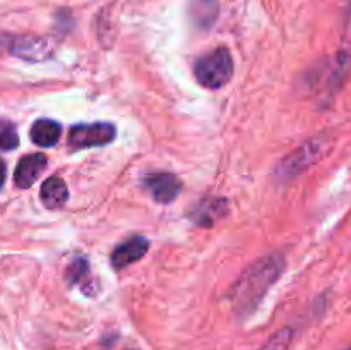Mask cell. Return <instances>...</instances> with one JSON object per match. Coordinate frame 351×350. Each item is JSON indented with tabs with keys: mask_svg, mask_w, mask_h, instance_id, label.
<instances>
[{
	"mask_svg": "<svg viewBox=\"0 0 351 350\" xmlns=\"http://www.w3.org/2000/svg\"><path fill=\"white\" fill-rule=\"evenodd\" d=\"M5 174H7V167L5 163H3V160H0V187H2L3 182H5Z\"/></svg>",
	"mask_w": 351,
	"mask_h": 350,
	"instance_id": "2e32d148",
	"label": "cell"
},
{
	"mask_svg": "<svg viewBox=\"0 0 351 350\" xmlns=\"http://www.w3.org/2000/svg\"><path fill=\"white\" fill-rule=\"evenodd\" d=\"M19 146V136H17L16 126L9 120H0V150L10 151Z\"/></svg>",
	"mask_w": 351,
	"mask_h": 350,
	"instance_id": "5bb4252c",
	"label": "cell"
},
{
	"mask_svg": "<svg viewBox=\"0 0 351 350\" xmlns=\"http://www.w3.org/2000/svg\"><path fill=\"white\" fill-rule=\"evenodd\" d=\"M40 198L41 202H43L48 209L62 208L69 199L67 184L64 182V178L58 177V175L48 177L47 180L43 182V185H41Z\"/></svg>",
	"mask_w": 351,
	"mask_h": 350,
	"instance_id": "30bf717a",
	"label": "cell"
},
{
	"mask_svg": "<svg viewBox=\"0 0 351 350\" xmlns=\"http://www.w3.org/2000/svg\"><path fill=\"white\" fill-rule=\"evenodd\" d=\"M191 19L201 30H209L219 14L218 0H191Z\"/></svg>",
	"mask_w": 351,
	"mask_h": 350,
	"instance_id": "7c38bea8",
	"label": "cell"
},
{
	"mask_svg": "<svg viewBox=\"0 0 351 350\" xmlns=\"http://www.w3.org/2000/svg\"><path fill=\"white\" fill-rule=\"evenodd\" d=\"M89 277V264L84 257H75L65 270V280L71 285H86Z\"/></svg>",
	"mask_w": 351,
	"mask_h": 350,
	"instance_id": "4fadbf2b",
	"label": "cell"
},
{
	"mask_svg": "<svg viewBox=\"0 0 351 350\" xmlns=\"http://www.w3.org/2000/svg\"><path fill=\"white\" fill-rule=\"evenodd\" d=\"M55 50L53 40L38 34H23L17 36L10 45V54L26 62H43L51 57Z\"/></svg>",
	"mask_w": 351,
	"mask_h": 350,
	"instance_id": "5b68a950",
	"label": "cell"
},
{
	"mask_svg": "<svg viewBox=\"0 0 351 350\" xmlns=\"http://www.w3.org/2000/svg\"><path fill=\"white\" fill-rule=\"evenodd\" d=\"M144 185L147 187L154 201L161 205H168L180 194L182 182L173 174H151L144 178Z\"/></svg>",
	"mask_w": 351,
	"mask_h": 350,
	"instance_id": "52a82bcc",
	"label": "cell"
},
{
	"mask_svg": "<svg viewBox=\"0 0 351 350\" xmlns=\"http://www.w3.org/2000/svg\"><path fill=\"white\" fill-rule=\"evenodd\" d=\"M346 350H351V347H350V349H346Z\"/></svg>",
	"mask_w": 351,
	"mask_h": 350,
	"instance_id": "ac0fdd59",
	"label": "cell"
},
{
	"mask_svg": "<svg viewBox=\"0 0 351 350\" xmlns=\"http://www.w3.org/2000/svg\"><path fill=\"white\" fill-rule=\"evenodd\" d=\"M332 143H335V139L331 136L322 134V136L300 144L297 150L291 151L288 156L281 160V163L276 167V177L283 182L298 177L302 172H305L312 165L317 163L321 158H324L331 151Z\"/></svg>",
	"mask_w": 351,
	"mask_h": 350,
	"instance_id": "7a4b0ae2",
	"label": "cell"
},
{
	"mask_svg": "<svg viewBox=\"0 0 351 350\" xmlns=\"http://www.w3.org/2000/svg\"><path fill=\"white\" fill-rule=\"evenodd\" d=\"M194 74L199 84L208 89H218L228 84L233 75V58L226 47L215 48L202 55L194 65Z\"/></svg>",
	"mask_w": 351,
	"mask_h": 350,
	"instance_id": "3957f363",
	"label": "cell"
},
{
	"mask_svg": "<svg viewBox=\"0 0 351 350\" xmlns=\"http://www.w3.org/2000/svg\"><path fill=\"white\" fill-rule=\"evenodd\" d=\"M230 211L228 201L223 198L201 199L189 213V218L199 226H213L225 218Z\"/></svg>",
	"mask_w": 351,
	"mask_h": 350,
	"instance_id": "8992f818",
	"label": "cell"
},
{
	"mask_svg": "<svg viewBox=\"0 0 351 350\" xmlns=\"http://www.w3.org/2000/svg\"><path fill=\"white\" fill-rule=\"evenodd\" d=\"M48 158L43 153L26 154L17 163L14 172V184L19 189H29L47 168Z\"/></svg>",
	"mask_w": 351,
	"mask_h": 350,
	"instance_id": "ba28073f",
	"label": "cell"
},
{
	"mask_svg": "<svg viewBox=\"0 0 351 350\" xmlns=\"http://www.w3.org/2000/svg\"><path fill=\"white\" fill-rule=\"evenodd\" d=\"M291 340H293L291 328H281L261 347V350H288L291 345Z\"/></svg>",
	"mask_w": 351,
	"mask_h": 350,
	"instance_id": "9a60e30c",
	"label": "cell"
},
{
	"mask_svg": "<svg viewBox=\"0 0 351 350\" xmlns=\"http://www.w3.org/2000/svg\"><path fill=\"white\" fill-rule=\"evenodd\" d=\"M115 127L106 122L79 124L69 130V146L74 150L105 146L115 139Z\"/></svg>",
	"mask_w": 351,
	"mask_h": 350,
	"instance_id": "277c9868",
	"label": "cell"
},
{
	"mask_svg": "<svg viewBox=\"0 0 351 350\" xmlns=\"http://www.w3.org/2000/svg\"><path fill=\"white\" fill-rule=\"evenodd\" d=\"M147 249H149V240L141 235L130 237V239L123 240L122 244H119L113 249L112 266L115 270H122V268L130 266L132 263L139 261L147 253Z\"/></svg>",
	"mask_w": 351,
	"mask_h": 350,
	"instance_id": "9c48e42d",
	"label": "cell"
},
{
	"mask_svg": "<svg viewBox=\"0 0 351 350\" xmlns=\"http://www.w3.org/2000/svg\"><path fill=\"white\" fill-rule=\"evenodd\" d=\"M350 14H351V0H350Z\"/></svg>",
	"mask_w": 351,
	"mask_h": 350,
	"instance_id": "e0dca14e",
	"label": "cell"
},
{
	"mask_svg": "<svg viewBox=\"0 0 351 350\" xmlns=\"http://www.w3.org/2000/svg\"><path fill=\"white\" fill-rule=\"evenodd\" d=\"M283 268L285 257L281 254H267L254 261L230 288V302L233 311L239 316L252 314L264 295L281 277Z\"/></svg>",
	"mask_w": 351,
	"mask_h": 350,
	"instance_id": "6da1fadb",
	"label": "cell"
},
{
	"mask_svg": "<svg viewBox=\"0 0 351 350\" xmlns=\"http://www.w3.org/2000/svg\"><path fill=\"white\" fill-rule=\"evenodd\" d=\"M62 127L60 124L51 119H38L31 127V141L36 146L51 148L60 141Z\"/></svg>",
	"mask_w": 351,
	"mask_h": 350,
	"instance_id": "8fae6325",
	"label": "cell"
}]
</instances>
